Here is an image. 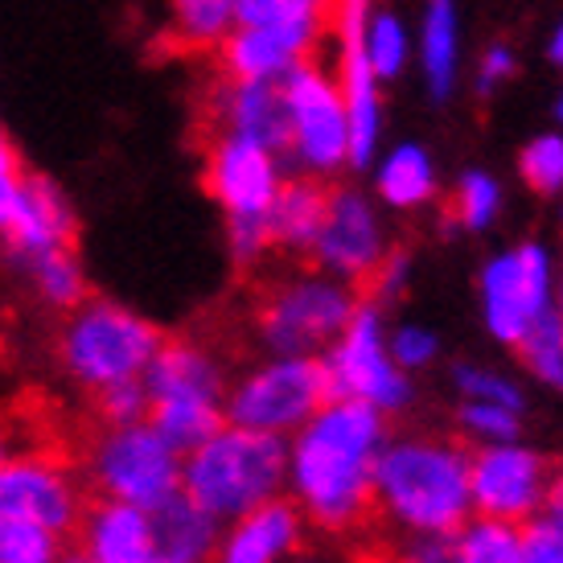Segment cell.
Returning a JSON list of instances; mask_svg holds the SVG:
<instances>
[{"instance_id": "obj_35", "label": "cell", "mask_w": 563, "mask_h": 563, "mask_svg": "<svg viewBox=\"0 0 563 563\" xmlns=\"http://www.w3.org/2000/svg\"><path fill=\"white\" fill-rule=\"evenodd\" d=\"M518 173H522V181L534 189V194H560L563 186V141L555 132H543V136H534L527 148H522V157H518Z\"/></svg>"}, {"instance_id": "obj_32", "label": "cell", "mask_w": 563, "mask_h": 563, "mask_svg": "<svg viewBox=\"0 0 563 563\" xmlns=\"http://www.w3.org/2000/svg\"><path fill=\"white\" fill-rule=\"evenodd\" d=\"M63 551V534L25 522V518L0 515V563H58Z\"/></svg>"}, {"instance_id": "obj_7", "label": "cell", "mask_w": 563, "mask_h": 563, "mask_svg": "<svg viewBox=\"0 0 563 563\" xmlns=\"http://www.w3.org/2000/svg\"><path fill=\"white\" fill-rule=\"evenodd\" d=\"M82 482L99 498L157 510L181 494V453L148 420L99 423L82 449Z\"/></svg>"}, {"instance_id": "obj_2", "label": "cell", "mask_w": 563, "mask_h": 563, "mask_svg": "<svg viewBox=\"0 0 563 563\" xmlns=\"http://www.w3.org/2000/svg\"><path fill=\"white\" fill-rule=\"evenodd\" d=\"M371 506L391 534H453L473 518L470 444L437 432H391L378 449Z\"/></svg>"}, {"instance_id": "obj_12", "label": "cell", "mask_w": 563, "mask_h": 563, "mask_svg": "<svg viewBox=\"0 0 563 563\" xmlns=\"http://www.w3.org/2000/svg\"><path fill=\"white\" fill-rule=\"evenodd\" d=\"M485 333L498 345H510L543 313L555 309V260L543 243H518L498 251L477 276Z\"/></svg>"}, {"instance_id": "obj_8", "label": "cell", "mask_w": 563, "mask_h": 563, "mask_svg": "<svg viewBox=\"0 0 563 563\" xmlns=\"http://www.w3.org/2000/svg\"><path fill=\"white\" fill-rule=\"evenodd\" d=\"M329 399V383L321 358H297V354H267L251 362L227 383V423L267 432V437H292L300 423Z\"/></svg>"}, {"instance_id": "obj_34", "label": "cell", "mask_w": 563, "mask_h": 563, "mask_svg": "<svg viewBox=\"0 0 563 563\" xmlns=\"http://www.w3.org/2000/svg\"><path fill=\"white\" fill-rule=\"evenodd\" d=\"M522 416L527 411H515V407L501 404H482V399H461L456 407V428L465 444H498V440H518L522 437Z\"/></svg>"}, {"instance_id": "obj_11", "label": "cell", "mask_w": 563, "mask_h": 563, "mask_svg": "<svg viewBox=\"0 0 563 563\" xmlns=\"http://www.w3.org/2000/svg\"><path fill=\"white\" fill-rule=\"evenodd\" d=\"M470 501L477 518L522 527L560 501L555 461L527 440H498L470 449Z\"/></svg>"}, {"instance_id": "obj_5", "label": "cell", "mask_w": 563, "mask_h": 563, "mask_svg": "<svg viewBox=\"0 0 563 563\" xmlns=\"http://www.w3.org/2000/svg\"><path fill=\"white\" fill-rule=\"evenodd\" d=\"M358 300L362 292L354 284L325 276L321 267H292L267 280L251 309V329L264 354L321 358L354 317Z\"/></svg>"}, {"instance_id": "obj_44", "label": "cell", "mask_w": 563, "mask_h": 563, "mask_svg": "<svg viewBox=\"0 0 563 563\" xmlns=\"http://www.w3.org/2000/svg\"><path fill=\"white\" fill-rule=\"evenodd\" d=\"M288 563H342V560H338V555H325V551H309V548H305L300 555H292Z\"/></svg>"}, {"instance_id": "obj_18", "label": "cell", "mask_w": 563, "mask_h": 563, "mask_svg": "<svg viewBox=\"0 0 563 563\" xmlns=\"http://www.w3.org/2000/svg\"><path fill=\"white\" fill-rule=\"evenodd\" d=\"M75 534H79V555L91 563H157L153 515L132 501H87Z\"/></svg>"}, {"instance_id": "obj_6", "label": "cell", "mask_w": 563, "mask_h": 563, "mask_svg": "<svg viewBox=\"0 0 563 563\" xmlns=\"http://www.w3.org/2000/svg\"><path fill=\"white\" fill-rule=\"evenodd\" d=\"M161 342L165 333L136 309H128L120 300L87 297L70 309L58 333V362L79 391L99 395L103 387L141 378Z\"/></svg>"}, {"instance_id": "obj_47", "label": "cell", "mask_w": 563, "mask_h": 563, "mask_svg": "<svg viewBox=\"0 0 563 563\" xmlns=\"http://www.w3.org/2000/svg\"><path fill=\"white\" fill-rule=\"evenodd\" d=\"M58 563H91L87 555H79V551H63V560Z\"/></svg>"}, {"instance_id": "obj_10", "label": "cell", "mask_w": 563, "mask_h": 563, "mask_svg": "<svg viewBox=\"0 0 563 563\" xmlns=\"http://www.w3.org/2000/svg\"><path fill=\"white\" fill-rule=\"evenodd\" d=\"M321 371L333 399H358L383 411L387 420L407 411L416 399L411 375H404L387 354V321H383V305L375 300H358L354 317L321 354Z\"/></svg>"}, {"instance_id": "obj_21", "label": "cell", "mask_w": 563, "mask_h": 563, "mask_svg": "<svg viewBox=\"0 0 563 563\" xmlns=\"http://www.w3.org/2000/svg\"><path fill=\"white\" fill-rule=\"evenodd\" d=\"M219 58H222V75H227V79L276 82L297 63L313 58V49H305L300 42L280 37V33L231 25V33L219 42Z\"/></svg>"}, {"instance_id": "obj_24", "label": "cell", "mask_w": 563, "mask_h": 563, "mask_svg": "<svg viewBox=\"0 0 563 563\" xmlns=\"http://www.w3.org/2000/svg\"><path fill=\"white\" fill-rule=\"evenodd\" d=\"M375 189L383 206L391 210H420L437 198V165L420 144H399L391 148L375 173Z\"/></svg>"}, {"instance_id": "obj_15", "label": "cell", "mask_w": 563, "mask_h": 563, "mask_svg": "<svg viewBox=\"0 0 563 563\" xmlns=\"http://www.w3.org/2000/svg\"><path fill=\"white\" fill-rule=\"evenodd\" d=\"M202 177L227 219H264L276 189L284 186L280 157L264 144L231 136V132H210Z\"/></svg>"}, {"instance_id": "obj_29", "label": "cell", "mask_w": 563, "mask_h": 563, "mask_svg": "<svg viewBox=\"0 0 563 563\" xmlns=\"http://www.w3.org/2000/svg\"><path fill=\"white\" fill-rule=\"evenodd\" d=\"M518 358L527 366V375L539 383V387H551V391H560L563 387V321H560V309H551L534 321L522 338L515 342Z\"/></svg>"}, {"instance_id": "obj_40", "label": "cell", "mask_w": 563, "mask_h": 563, "mask_svg": "<svg viewBox=\"0 0 563 563\" xmlns=\"http://www.w3.org/2000/svg\"><path fill=\"white\" fill-rule=\"evenodd\" d=\"M227 247L239 267L264 264V255L272 251L264 219H227Z\"/></svg>"}, {"instance_id": "obj_36", "label": "cell", "mask_w": 563, "mask_h": 563, "mask_svg": "<svg viewBox=\"0 0 563 563\" xmlns=\"http://www.w3.org/2000/svg\"><path fill=\"white\" fill-rule=\"evenodd\" d=\"M387 354L404 375H420L432 371L440 362V338L428 325H395L387 329Z\"/></svg>"}, {"instance_id": "obj_41", "label": "cell", "mask_w": 563, "mask_h": 563, "mask_svg": "<svg viewBox=\"0 0 563 563\" xmlns=\"http://www.w3.org/2000/svg\"><path fill=\"white\" fill-rule=\"evenodd\" d=\"M407 284H411V260H407L404 251H387V260L375 267V276L362 284L375 305H387V300H399L407 292Z\"/></svg>"}, {"instance_id": "obj_33", "label": "cell", "mask_w": 563, "mask_h": 563, "mask_svg": "<svg viewBox=\"0 0 563 563\" xmlns=\"http://www.w3.org/2000/svg\"><path fill=\"white\" fill-rule=\"evenodd\" d=\"M453 387L461 399H482V404H501L527 411V387L515 375H506L498 366H482V362H456Z\"/></svg>"}, {"instance_id": "obj_43", "label": "cell", "mask_w": 563, "mask_h": 563, "mask_svg": "<svg viewBox=\"0 0 563 563\" xmlns=\"http://www.w3.org/2000/svg\"><path fill=\"white\" fill-rule=\"evenodd\" d=\"M21 169V161H16L13 144H9V136L0 132V173H16Z\"/></svg>"}, {"instance_id": "obj_14", "label": "cell", "mask_w": 563, "mask_h": 563, "mask_svg": "<svg viewBox=\"0 0 563 563\" xmlns=\"http://www.w3.org/2000/svg\"><path fill=\"white\" fill-rule=\"evenodd\" d=\"M387 251H391V235L383 227V210L362 189H329L325 219L309 251V264L362 288L387 260Z\"/></svg>"}, {"instance_id": "obj_27", "label": "cell", "mask_w": 563, "mask_h": 563, "mask_svg": "<svg viewBox=\"0 0 563 563\" xmlns=\"http://www.w3.org/2000/svg\"><path fill=\"white\" fill-rule=\"evenodd\" d=\"M25 272H30L33 292L46 300L49 309H63V313H70L75 305H82V300H87V272H82L75 247L46 251V255L30 260V264H25Z\"/></svg>"}, {"instance_id": "obj_19", "label": "cell", "mask_w": 563, "mask_h": 563, "mask_svg": "<svg viewBox=\"0 0 563 563\" xmlns=\"http://www.w3.org/2000/svg\"><path fill=\"white\" fill-rule=\"evenodd\" d=\"M210 132H231L255 141L284 157L288 148V120H284L280 87L276 82H243L222 75L210 91Z\"/></svg>"}, {"instance_id": "obj_16", "label": "cell", "mask_w": 563, "mask_h": 563, "mask_svg": "<svg viewBox=\"0 0 563 563\" xmlns=\"http://www.w3.org/2000/svg\"><path fill=\"white\" fill-rule=\"evenodd\" d=\"M309 522L284 498H267L247 515L222 522L219 548L210 563H288L309 548Z\"/></svg>"}, {"instance_id": "obj_37", "label": "cell", "mask_w": 563, "mask_h": 563, "mask_svg": "<svg viewBox=\"0 0 563 563\" xmlns=\"http://www.w3.org/2000/svg\"><path fill=\"white\" fill-rule=\"evenodd\" d=\"M518 543H522V563H563V515L560 501L548 506L543 515L527 518L518 527Z\"/></svg>"}, {"instance_id": "obj_23", "label": "cell", "mask_w": 563, "mask_h": 563, "mask_svg": "<svg viewBox=\"0 0 563 563\" xmlns=\"http://www.w3.org/2000/svg\"><path fill=\"white\" fill-rule=\"evenodd\" d=\"M329 4L333 0H235V25L280 33L317 54L329 30Z\"/></svg>"}, {"instance_id": "obj_28", "label": "cell", "mask_w": 563, "mask_h": 563, "mask_svg": "<svg viewBox=\"0 0 563 563\" xmlns=\"http://www.w3.org/2000/svg\"><path fill=\"white\" fill-rule=\"evenodd\" d=\"M453 563H522L518 527L473 515L453 531Z\"/></svg>"}, {"instance_id": "obj_31", "label": "cell", "mask_w": 563, "mask_h": 563, "mask_svg": "<svg viewBox=\"0 0 563 563\" xmlns=\"http://www.w3.org/2000/svg\"><path fill=\"white\" fill-rule=\"evenodd\" d=\"M362 54L375 70V79H395L407 63V30L404 21L387 9H371L366 30H362Z\"/></svg>"}, {"instance_id": "obj_4", "label": "cell", "mask_w": 563, "mask_h": 563, "mask_svg": "<svg viewBox=\"0 0 563 563\" xmlns=\"http://www.w3.org/2000/svg\"><path fill=\"white\" fill-rule=\"evenodd\" d=\"M144 395H148V423L169 440L177 453H189L210 432L227 423V362L214 345L198 338L161 342L153 362L144 366Z\"/></svg>"}, {"instance_id": "obj_42", "label": "cell", "mask_w": 563, "mask_h": 563, "mask_svg": "<svg viewBox=\"0 0 563 563\" xmlns=\"http://www.w3.org/2000/svg\"><path fill=\"white\" fill-rule=\"evenodd\" d=\"M515 75V49L510 46H489L485 49V58H482V70H477V91L489 95V91H498L501 82Z\"/></svg>"}, {"instance_id": "obj_46", "label": "cell", "mask_w": 563, "mask_h": 563, "mask_svg": "<svg viewBox=\"0 0 563 563\" xmlns=\"http://www.w3.org/2000/svg\"><path fill=\"white\" fill-rule=\"evenodd\" d=\"M548 54H551V63H560V58H563V33H560V30L551 33V46H548Z\"/></svg>"}, {"instance_id": "obj_20", "label": "cell", "mask_w": 563, "mask_h": 563, "mask_svg": "<svg viewBox=\"0 0 563 563\" xmlns=\"http://www.w3.org/2000/svg\"><path fill=\"white\" fill-rule=\"evenodd\" d=\"M325 202H329L325 181L305 177V173L284 177V186L276 189V198H272V206H267L264 214L272 251H284L292 260H309L317 231H321V219H325Z\"/></svg>"}, {"instance_id": "obj_45", "label": "cell", "mask_w": 563, "mask_h": 563, "mask_svg": "<svg viewBox=\"0 0 563 563\" xmlns=\"http://www.w3.org/2000/svg\"><path fill=\"white\" fill-rule=\"evenodd\" d=\"M13 453H16V449H13V437H9V428L0 423V465H4V461H9Z\"/></svg>"}, {"instance_id": "obj_30", "label": "cell", "mask_w": 563, "mask_h": 563, "mask_svg": "<svg viewBox=\"0 0 563 563\" xmlns=\"http://www.w3.org/2000/svg\"><path fill=\"white\" fill-rule=\"evenodd\" d=\"M501 202H506V194H501L498 177L473 169L456 181L449 214H453V222L456 227H465V231H485V227H494V222H498Z\"/></svg>"}, {"instance_id": "obj_9", "label": "cell", "mask_w": 563, "mask_h": 563, "mask_svg": "<svg viewBox=\"0 0 563 563\" xmlns=\"http://www.w3.org/2000/svg\"><path fill=\"white\" fill-rule=\"evenodd\" d=\"M276 87H280L284 120H288L284 157L317 181L342 173L350 165V120H345L338 79L317 58H305L284 79H276Z\"/></svg>"}, {"instance_id": "obj_48", "label": "cell", "mask_w": 563, "mask_h": 563, "mask_svg": "<svg viewBox=\"0 0 563 563\" xmlns=\"http://www.w3.org/2000/svg\"><path fill=\"white\" fill-rule=\"evenodd\" d=\"M358 563H391L387 555H371V560H358Z\"/></svg>"}, {"instance_id": "obj_22", "label": "cell", "mask_w": 563, "mask_h": 563, "mask_svg": "<svg viewBox=\"0 0 563 563\" xmlns=\"http://www.w3.org/2000/svg\"><path fill=\"white\" fill-rule=\"evenodd\" d=\"M153 515V543H157V563H210L214 548H219L222 522L210 518L189 501L186 494H173L169 501H161Z\"/></svg>"}, {"instance_id": "obj_25", "label": "cell", "mask_w": 563, "mask_h": 563, "mask_svg": "<svg viewBox=\"0 0 563 563\" xmlns=\"http://www.w3.org/2000/svg\"><path fill=\"white\" fill-rule=\"evenodd\" d=\"M461 58V21L453 0H428L423 9V79L437 99H449Z\"/></svg>"}, {"instance_id": "obj_17", "label": "cell", "mask_w": 563, "mask_h": 563, "mask_svg": "<svg viewBox=\"0 0 563 563\" xmlns=\"http://www.w3.org/2000/svg\"><path fill=\"white\" fill-rule=\"evenodd\" d=\"M75 231H79V222H75V210L63 198V189L37 173H21L13 214L0 231L16 260L30 264L46 251L75 247Z\"/></svg>"}, {"instance_id": "obj_13", "label": "cell", "mask_w": 563, "mask_h": 563, "mask_svg": "<svg viewBox=\"0 0 563 563\" xmlns=\"http://www.w3.org/2000/svg\"><path fill=\"white\" fill-rule=\"evenodd\" d=\"M82 506H87V482L66 456L30 449L0 465V515L37 522L66 539L79 527Z\"/></svg>"}, {"instance_id": "obj_26", "label": "cell", "mask_w": 563, "mask_h": 563, "mask_svg": "<svg viewBox=\"0 0 563 563\" xmlns=\"http://www.w3.org/2000/svg\"><path fill=\"white\" fill-rule=\"evenodd\" d=\"M169 37L189 54L219 49V42L235 25V0H165Z\"/></svg>"}, {"instance_id": "obj_39", "label": "cell", "mask_w": 563, "mask_h": 563, "mask_svg": "<svg viewBox=\"0 0 563 563\" xmlns=\"http://www.w3.org/2000/svg\"><path fill=\"white\" fill-rule=\"evenodd\" d=\"M383 555L391 563H453V534H395Z\"/></svg>"}, {"instance_id": "obj_3", "label": "cell", "mask_w": 563, "mask_h": 563, "mask_svg": "<svg viewBox=\"0 0 563 563\" xmlns=\"http://www.w3.org/2000/svg\"><path fill=\"white\" fill-rule=\"evenodd\" d=\"M284 461H288L284 437L222 423L202 444L181 453V494L198 501L210 518L231 522L260 501L280 498Z\"/></svg>"}, {"instance_id": "obj_1", "label": "cell", "mask_w": 563, "mask_h": 563, "mask_svg": "<svg viewBox=\"0 0 563 563\" xmlns=\"http://www.w3.org/2000/svg\"><path fill=\"white\" fill-rule=\"evenodd\" d=\"M391 420L358 399H333L300 423L284 461V498L300 510L313 534L354 539L375 522L371 477Z\"/></svg>"}, {"instance_id": "obj_38", "label": "cell", "mask_w": 563, "mask_h": 563, "mask_svg": "<svg viewBox=\"0 0 563 563\" xmlns=\"http://www.w3.org/2000/svg\"><path fill=\"white\" fill-rule=\"evenodd\" d=\"M95 407H99V420H103V423L148 420V395H144L141 378H128V383L103 387V391L95 395Z\"/></svg>"}]
</instances>
